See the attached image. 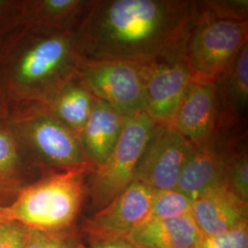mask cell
<instances>
[{
	"label": "cell",
	"instance_id": "obj_26",
	"mask_svg": "<svg viewBox=\"0 0 248 248\" xmlns=\"http://www.w3.org/2000/svg\"><path fill=\"white\" fill-rule=\"evenodd\" d=\"M89 248H139L127 238H85Z\"/></svg>",
	"mask_w": 248,
	"mask_h": 248
},
{
	"label": "cell",
	"instance_id": "obj_5",
	"mask_svg": "<svg viewBox=\"0 0 248 248\" xmlns=\"http://www.w3.org/2000/svg\"><path fill=\"white\" fill-rule=\"evenodd\" d=\"M9 122L30 159L44 175L93 169L79 139L44 105L11 109Z\"/></svg>",
	"mask_w": 248,
	"mask_h": 248
},
{
	"label": "cell",
	"instance_id": "obj_15",
	"mask_svg": "<svg viewBox=\"0 0 248 248\" xmlns=\"http://www.w3.org/2000/svg\"><path fill=\"white\" fill-rule=\"evenodd\" d=\"M32 169L37 167L18 142L9 118L6 119L0 123V207L10 205L22 188L33 182Z\"/></svg>",
	"mask_w": 248,
	"mask_h": 248
},
{
	"label": "cell",
	"instance_id": "obj_12",
	"mask_svg": "<svg viewBox=\"0 0 248 248\" xmlns=\"http://www.w3.org/2000/svg\"><path fill=\"white\" fill-rule=\"evenodd\" d=\"M215 83L218 121L215 131L228 134L247 133L248 102V42Z\"/></svg>",
	"mask_w": 248,
	"mask_h": 248
},
{
	"label": "cell",
	"instance_id": "obj_21",
	"mask_svg": "<svg viewBox=\"0 0 248 248\" xmlns=\"http://www.w3.org/2000/svg\"><path fill=\"white\" fill-rule=\"evenodd\" d=\"M192 202L190 198L177 188L155 191L148 221L169 220L189 215Z\"/></svg>",
	"mask_w": 248,
	"mask_h": 248
},
{
	"label": "cell",
	"instance_id": "obj_23",
	"mask_svg": "<svg viewBox=\"0 0 248 248\" xmlns=\"http://www.w3.org/2000/svg\"><path fill=\"white\" fill-rule=\"evenodd\" d=\"M23 1L0 0V53L19 27L24 24Z\"/></svg>",
	"mask_w": 248,
	"mask_h": 248
},
{
	"label": "cell",
	"instance_id": "obj_9",
	"mask_svg": "<svg viewBox=\"0 0 248 248\" xmlns=\"http://www.w3.org/2000/svg\"><path fill=\"white\" fill-rule=\"evenodd\" d=\"M194 148L195 145L170 124H157L142 155L135 179L154 191L176 188Z\"/></svg>",
	"mask_w": 248,
	"mask_h": 248
},
{
	"label": "cell",
	"instance_id": "obj_22",
	"mask_svg": "<svg viewBox=\"0 0 248 248\" xmlns=\"http://www.w3.org/2000/svg\"><path fill=\"white\" fill-rule=\"evenodd\" d=\"M23 248H89L79 228L43 232L25 227Z\"/></svg>",
	"mask_w": 248,
	"mask_h": 248
},
{
	"label": "cell",
	"instance_id": "obj_17",
	"mask_svg": "<svg viewBox=\"0 0 248 248\" xmlns=\"http://www.w3.org/2000/svg\"><path fill=\"white\" fill-rule=\"evenodd\" d=\"M94 0L23 1V20L27 25L59 31L76 32L89 13Z\"/></svg>",
	"mask_w": 248,
	"mask_h": 248
},
{
	"label": "cell",
	"instance_id": "obj_11",
	"mask_svg": "<svg viewBox=\"0 0 248 248\" xmlns=\"http://www.w3.org/2000/svg\"><path fill=\"white\" fill-rule=\"evenodd\" d=\"M242 134L214 132L195 148L186 161L177 181V189L192 201L205 191L225 183L226 163L232 147Z\"/></svg>",
	"mask_w": 248,
	"mask_h": 248
},
{
	"label": "cell",
	"instance_id": "obj_20",
	"mask_svg": "<svg viewBox=\"0 0 248 248\" xmlns=\"http://www.w3.org/2000/svg\"><path fill=\"white\" fill-rule=\"evenodd\" d=\"M247 136L232 147L226 163L225 183L231 189L248 202V155Z\"/></svg>",
	"mask_w": 248,
	"mask_h": 248
},
{
	"label": "cell",
	"instance_id": "obj_4",
	"mask_svg": "<svg viewBox=\"0 0 248 248\" xmlns=\"http://www.w3.org/2000/svg\"><path fill=\"white\" fill-rule=\"evenodd\" d=\"M247 42L248 18L223 15L208 1H196L181 55L193 79L214 83L228 69Z\"/></svg>",
	"mask_w": 248,
	"mask_h": 248
},
{
	"label": "cell",
	"instance_id": "obj_19",
	"mask_svg": "<svg viewBox=\"0 0 248 248\" xmlns=\"http://www.w3.org/2000/svg\"><path fill=\"white\" fill-rule=\"evenodd\" d=\"M96 99L78 77L44 106L79 139Z\"/></svg>",
	"mask_w": 248,
	"mask_h": 248
},
{
	"label": "cell",
	"instance_id": "obj_6",
	"mask_svg": "<svg viewBox=\"0 0 248 248\" xmlns=\"http://www.w3.org/2000/svg\"><path fill=\"white\" fill-rule=\"evenodd\" d=\"M157 124L145 112L126 118L114 149L88 177L87 200L90 213L110 203L135 179L142 155Z\"/></svg>",
	"mask_w": 248,
	"mask_h": 248
},
{
	"label": "cell",
	"instance_id": "obj_28",
	"mask_svg": "<svg viewBox=\"0 0 248 248\" xmlns=\"http://www.w3.org/2000/svg\"><path fill=\"white\" fill-rule=\"evenodd\" d=\"M3 209H4V207H0V220H1V214H2V212H3Z\"/></svg>",
	"mask_w": 248,
	"mask_h": 248
},
{
	"label": "cell",
	"instance_id": "obj_27",
	"mask_svg": "<svg viewBox=\"0 0 248 248\" xmlns=\"http://www.w3.org/2000/svg\"><path fill=\"white\" fill-rule=\"evenodd\" d=\"M10 106L5 92L0 85V123L9 118Z\"/></svg>",
	"mask_w": 248,
	"mask_h": 248
},
{
	"label": "cell",
	"instance_id": "obj_14",
	"mask_svg": "<svg viewBox=\"0 0 248 248\" xmlns=\"http://www.w3.org/2000/svg\"><path fill=\"white\" fill-rule=\"evenodd\" d=\"M218 121V100L215 83L191 82L169 124L194 145L207 140Z\"/></svg>",
	"mask_w": 248,
	"mask_h": 248
},
{
	"label": "cell",
	"instance_id": "obj_7",
	"mask_svg": "<svg viewBox=\"0 0 248 248\" xmlns=\"http://www.w3.org/2000/svg\"><path fill=\"white\" fill-rule=\"evenodd\" d=\"M146 63L85 59L79 78L96 98L132 118L144 112Z\"/></svg>",
	"mask_w": 248,
	"mask_h": 248
},
{
	"label": "cell",
	"instance_id": "obj_3",
	"mask_svg": "<svg viewBox=\"0 0 248 248\" xmlns=\"http://www.w3.org/2000/svg\"><path fill=\"white\" fill-rule=\"evenodd\" d=\"M92 169H71L45 175L20 190L4 207L1 221L18 222L31 230L59 232L77 226L87 201V181Z\"/></svg>",
	"mask_w": 248,
	"mask_h": 248
},
{
	"label": "cell",
	"instance_id": "obj_18",
	"mask_svg": "<svg viewBox=\"0 0 248 248\" xmlns=\"http://www.w3.org/2000/svg\"><path fill=\"white\" fill-rule=\"evenodd\" d=\"M201 235L189 214L176 219L148 221L127 239L139 248H192Z\"/></svg>",
	"mask_w": 248,
	"mask_h": 248
},
{
	"label": "cell",
	"instance_id": "obj_2",
	"mask_svg": "<svg viewBox=\"0 0 248 248\" xmlns=\"http://www.w3.org/2000/svg\"><path fill=\"white\" fill-rule=\"evenodd\" d=\"M84 61L75 32L21 25L0 53V85L10 110L48 104L79 77Z\"/></svg>",
	"mask_w": 248,
	"mask_h": 248
},
{
	"label": "cell",
	"instance_id": "obj_13",
	"mask_svg": "<svg viewBox=\"0 0 248 248\" xmlns=\"http://www.w3.org/2000/svg\"><path fill=\"white\" fill-rule=\"evenodd\" d=\"M190 216L201 234L222 233L248 225V202L223 183L193 200Z\"/></svg>",
	"mask_w": 248,
	"mask_h": 248
},
{
	"label": "cell",
	"instance_id": "obj_10",
	"mask_svg": "<svg viewBox=\"0 0 248 248\" xmlns=\"http://www.w3.org/2000/svg\"><path fill=\"white\" fill-rule=\"evenodd\" d=\"M192 81L181 54L147 62L144 112L157 124H169Z\"/></svg>",
	"mask_w": 248,
	"mask_h": 248
},
{
	"label": "cell",
	"instance_id": "obj_24",
	"mask_svg": "<svg viewBox=\"0 0 248 248\" xmlns=\"http://www.w3.org/2000/svg\"><path fill=\"white\" fill-rule=\"evenodd\" d=\"M192 248H248V225L217 234H202Z\"/></svg>",
	"mask_w": 248,
	"mask_h": 248
},
{
	"label": "cell",
	"instance_id": "obj_1",
	"mask_svg": "<svg viewBox=\"0 0 248 248\" xmlns=\"http://www.w3.org/2000/svg\"><path fill=\"white\" fill-rule=\"evenodd\" d=\"M196 1L94 0L75 32L90 61L148 62L181 54Z\"/></svg>",
	"mask_w": 248,
	"mask_h": 248
},
{
	"label": "cell",
	"instance_id": "obj_8",
	"mask_svg": "<svg viewBox=\"0 0 248 248\" xmlns=\"http://www.w3.org/2000/svg\"><path fill=\"white\" fill-rule=\"evenodd\" d=\"M154 190L134 179L125 190L82 221L85 238H127L148 221Z\"/></svg>",
	"mask_w": 248,
	"mask_h": 248
},
{
	"label": "cell",
	"instance_id": "obj_25",
	"mask_svg": "<svg viewBox=\"0 0 248 248\" xmlns=\"http://www.w3.org/2000/svg\"><path fill=\"white\" fill-rule=\"evenodd\" d=\"M25 227L18 222L0 220V248H23Z\"/></svg>",
	"mask_w": 248,
	"mask_h": 248
},
{
	"label": "cell",
	"instance_id": "obj_16",
	"mask_svg": "<svg viewBox=\"0 0 248 248\" xmlns=\"http://www.w3.org/2000/svg\"><path fill=\"white\" fill-rule=\"evenodd\" d=\"M126 118L116 108L96 99L79 141L88 159L98 167L114 149L123 133Z\"/></svg>",
	"mask_w": 248,
	"mask_h": 248
}]
</instances>
